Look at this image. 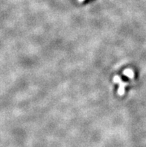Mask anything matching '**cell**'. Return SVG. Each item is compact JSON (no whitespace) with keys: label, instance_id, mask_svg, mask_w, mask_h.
Wrapping results in <instances>:
<instances>
[{"label":"cell","instance_id":"obj_1","mask_svg":"<svg viewBox=\"0 0 146 147\" xmlns=\"http://www.w3.org/2000/svg\"><path fill=\"white\" fill-rule=\"evenodd\" d=\"M113 82L115 84H118V91H117V93H118V96H123L124 94V91H125V87L128 85V83L124 82V81H122V78H120L119 76H115L113 77Z\"/></svg>","mask_w":146,"mask_h":147},{"label":"cell","instance_id":"obj_2","mask_svg":"<svg viewBox=\"0 0 146 147\" xmlns=\"http://www.w3.org/2000/svg\"><path fill=\"white\" fill-rule=\"evenodd\" d=\"M123 74L127 76L128 78H129L130 79H133L134 78V73H133V71L131 69H130V68H127V69H124L123 71Z\"/></svg>","mask_w":146,"mask_h":147},{"label":"cell","instance_id":"obj_3","mask_svg":"<svg viewBox=\"0 0 146 147\" xmlns=\"http://www.w3.org/2000/svg\"><path fill=\"white\" fill-rule=\"evenodd\" d=\"M78 1L79 2H83V1H84V0H78Z\"/></svg>","mask_w":146,"mask_h":147}]
</instances>
